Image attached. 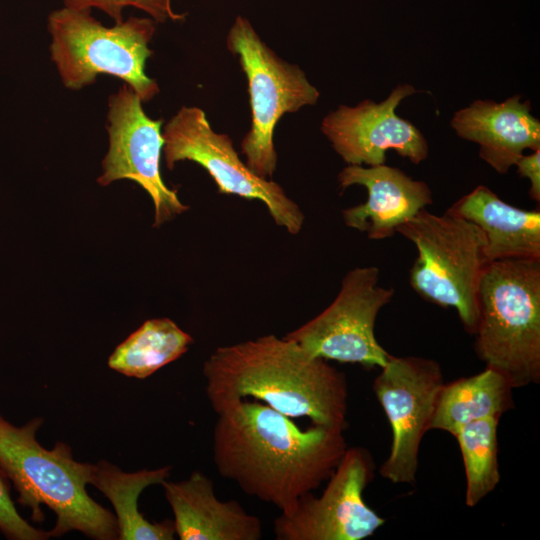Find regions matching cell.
<instances>
[{
    "mask_svg": "<svg viewBox=\"0 0 540 540\" xmlns=\"http://www.w3.org/2000/svg\"><path fill=\"white\" fill-rule=\"evenodd\" d=\"M212 453L220 476L288 513L330 477L348 446L345 429H300L266 404L244 401L217 414Z\"/></svg>",
    "mask_w": 540,
    "mask_h": 540,
    "instance_id": "obj_1",
    "label": "cell"
},
{
    "mask_svg": "<svg viewBox=\"0 0 540 540\" xmlns=\"http://www.w3.org/2000/svg\"><path fill=\"white\" fill-rule=\"evenodd\" d=\"M203 375L217 414L252 397L313 425L348 426L345 374L285 337L268 334L218 347L205 360Z\"/></svg>",
    "mask_w": 540,
    "mask_h": 540,
    "instance_id": "obj_2",
    "label": "cell"
},
{
    "mask_svg": "<svg viewBox=\"0 0 540 540\" xmlns=\"http://www.w3.org/2000/svg\"><path fill=\"white\" fill-rule=\"evenodd\" d=\"M42 423L35 417L16 427L0 415V470L17 491L18 503L31 509L37 523L45 519L41 504L56 514L51 537L76 530L97 540L118 539L116 516L86 490L94 464L74 460L63 442L52 449L41 446L36 433Z\"/></svg>",
    "mask_w": 540,
    "mask_h": 540,
    "instance_id": "obj_3",
    "label": "cell"
},
{
    "mask_svg": "<svg viewBox=\"0 0 540 540\" xmlns=\"http://www.w3.org/2000/svg\"><path fill=\"white\" fill-rule=\"evenodd\" d=\"M474 349L513 388L540 383V258L486 264L477 292Z\"/></svg>",
    "mask_w": 540,
    "mask_h": 540,
    "instance_id": "obj_4",
    "label": "cell"
},
{
    "mask_svg": "<svg viewBox=\"0 0 540 540\" xmlns=\"http://www.w3.org/2000/svg\"><path fill=\"white\" fill-rule=\"evenodd\" d=\"M47 29L51 60L66 88L80 90L106 74L121 79L142 102L159 93L158 83L145 73L146 61L153 55L152 18L130 16L107 27L91 10L63 7L49 14Z\"/></svg>",
    "mask_w": 540,
    "mask_h": 540,
    "instance_id": "obj_5",
    "label": "cell"
},
{
    "mask_svg": "<svg viewBox=\"0 0 540 540\" xmlns=\"http://www.w3.org/2000/svg\"><path fill=\"white\" fill-rule=\"evenodd\" d=\"M396 232L417 250L409 271L412 289L430 303L454 308L465 331L473 336L478 286L488 263L482 231L448 211L438 215L425 208Z\"/></svg>",
    "mask_w": 540,
    "mask_h": 540,
    "instance_id": "obj_6",
    "label": "cell"
},
{
    "mask_svg": "<svg viewBox=\"0 0 540 540\" xmlns=\"http://www.w3.org/2000/svg\"><path fill=\"white\" fill-rule=\"evenodd\" d=\"M228 50L238 57L250 96L251 128L241 143L246 165L257 175L271 177L277 165L273 134L280 118L317 103L320 93L305 73L271 50L249 20L237 16L227 35Z\"/></svg>",
    "mask_w": 540,
    "mask_h": 540,
    "instance_id": "obj_7",
    "label": "cell"
},
{
    "mask_svg": "<svg viewBox=\"0 0 540 540\" xmlns=\"http://www.w3.org/2000/svg\"><path fill=\"white\" fill-rule=\"evenodd\" d=\"M162 138L169 170L179 161L195 162L209 173L219 193L259 200L278 226L293 235L301 231L305 217L297 203L278 183L254 173L240 159L231 138L212 129L201 108L181 107L164 125Z\"/></svg>",
    "mask_w": 540,
    "mask_h": 540,
    "instance_id": "obj_8",
    "label": "cell"
},
{
    "mask_svg": "<svg viewBox=\"0 0 540 540\" xmlns=\"http://www.w3.org/2000/svg\"><path fill=\"white\" fill-rule=\"evenodd\" d=\"M379 279L376 266L349 270L333 302L284 337L327 361L383 367L391 354L377 341L375 324L394 289L381 286Z\"/></svg>",
    "mask_w": 540,
    "mask_h": 540,
    "instance_id": "obj_9",
    "label": "cell"
},
{
    "mask_svg": "<svg viewBox=\"0 0 540 540\" xmlns=\"http://www.w3.org/2000/svg\"><path fill=\"white\" fill-rule=\"evenodd\" d=\"M380 369L373 391L389 421L392 442L379 473L394 484H413L420 444L445 383L442 368L434 359L390 355Z\"/></svg>",
    "mask_w": 540,
    "mask_h": 540,
    "instance_id": "obj_10",
    "label": "cell"
},
{
    "mask_svg": "<svg viewBox=\"0 0 540 540\" xmlns=\"http://www.w3.org/2000/svg\"><path fill=\"white\" fill-rule=\"evenodd\" d=\"M374 472L366 448L348 447L319 497L307 493L292 510L275 518L276 539L362 540L372 536L385 523L363 498Z\"/></svg>",
    "mask_w": 540,
    "mask_h": 540,
    "instance_id": "obj_11",
    "label": "cell"
},
{
    "mask_svg": "<svg viewBox=\"0 0 540 540\" xmlns=\"http://www.w3.org/2000/svg\"><path fill=\"white\" fill-rule=\"evenodd\" d=\"M142 103L125 83L109 97L106 123L109 147L97 182L102 186L121 179L137 183L153 201V225L158 227L188 210V206L161 177L163 120L147 116Z\"/></svg>",
    "mask_w": 540,
    "mask_h": 540,
    "instance_id": "obj_12",
    "label": "cell"
},
{
    "mask_svg": "<svg viewBox=\"0 0 540 540\" xmlns=\"http://www.w3.org/2000/svg\"><path fill=\"white\" fill-rule=\"evenodd\" d=\"M415 92L412 85L401 84L380 103L365 99L354 107L341 105L324 117L321 130L348 165L385 164L389 150L419 164L428 156L427 141L396 114L400 102Z\"/></svg>",
    "mask_w": 540,
    "mask_h": 540,
    "instance_id": "obj_13",
    "label": "cell"
},
{
    "mask_svg": "<svg viewBox=\"0 0 540 540\" xmlns=\"http://www.w3.org/2000/svg\"><path fill=\"white\" fill-rule=\"evenodd\" d=\"M342 189L360 185L367 200L342 211L346 226L365 233L368 239L383 240L397 228L433 203L429 186L386 164L363 167L347 165L338 175Z\"/></svg>",
    "mask_w": 540,
    "mask_h": 540,
    "instance_id": "obj_14",
    "label": "cell"
},
{
    "mask_svg": "<svg viewBox=\"0 0 540 540\" xmlns=\"http://www.w3.org/2000/svg\"><path fill=\"white\" fill-rule=\"evenodd\" d=\"M451 126L456 134L479 145V156L506 174L526 149H540V122L520 95L503 102L476 100L458 110Z\"/></svg>",
    "mask_w": 540,
    "mask_h": 540,
    "instance_id": "obj_15",
    "label": "cell"
},
{
    "mask_svg": "<svg viewBox=\"0 0 540 540\" xmlns=\"http://www.w3.org/2000/svg\"><path fill=\"white\" fill-rule=\"evenodd\" d=\"M165 498L174 515L175 533L181 540H259L263 525L236 500L221 501L213 481L201 471L187 479L164 480Z\"/></svg>",
    "mask_w": 540,
    "mask_h": 540,
    "instance_id": "obj_16",
    "label": "cell"
},
{
    "mask_svg": "<svg viewBox=\"0 0 540 540\" xmlns=\"http://www.w3.org/2000/svg\"><path fill=\"white\" fill-rule=\"evenodd\" d=\"M448 212L474 223L485 240L489 262L540 258V211L525 210L503 201L479 185L462 196Z\"/></svg>",
    "mask_w": 540,
    "mask_h": 540,
    "instance_id": "obj_17",
    "label": "cell"
},
{
    "mask_svg": "<svg viewBox=\"0 0 540 540\" xmlns=\"http://www.w3.org/2000/svg\"><path fill=\"white\" fill-rule=\"evenodd\" d=\"M513 390L502 373L487 366L475 375L444 383L430 430H442L454 436L468 423L487 418L500 419L514 408Z\"/></svg>",
    "mask_w": 540,
    "mask_h": 540,
    "instance_id": "obj_18",
    "label": "cell"
},
{
    "mask_svg": "<svg viewBox=\"0 0 540 540\" xmlns=\"http://www.w3.org/2000/svg\"><path fill=\"white\" fill-rule=\"evenodd\" d=\"M171 466L154 470L124 472L110 462L94 464L90 484L100 490L116 512L119 540H173V521L150 522L138 509V498L150 485L161 484L169 477Z\"/></svg>",
    "mask_w": 540,
    "mask_h": 540,
    "instance_id": "obj_19",
    "label": "cell"
},
{
    "mask_svg": "<svg viewBox=\"0 0 540 540\" xmlns=\"http://www.w3.org/2000/svg\"><path fill=\"white\" fill-rule=\"evenodd\" d=\"M192 343L191 335L171 319H149L115 348L108 366L127 377L144 379L181 357Z\"/></svg>",
    "mask_w": 540,
    "mask_h": 540,
    "instance_id": "obj_20",
    "label": "cell"
},
{
    "mask_svg": "<svg viewBox=\"0 0 540 540\" xmlns=\"http://www.w3.org/2000/svg\"><path fill=\"white\" fill-rule=\"evenodd\" d=\"M498 418L468 423L455 433L466 477L465 504L475 507L500 482Z\"/></svg>",
    "mask_w": 540,
    "mask_h": 540,
    "instance_id": "obj_21",
    "label": "cell"
},
{
    "mask_svg": "<svg viewBox=\"0 0 540 540\" xmlns=\"http://www.w3.org/2000/svg\"><path fill=\"white\" fill-rule=\"evenodd\" d=\"M64 7L75 10L97 8L110 16L115 23L123 21L125 7H135L151 16L156 23L184 21L187 13H177L172 8V0H62Z\"/></svg>",
    "mask_w": 540,
    "mask_h": 540,
    "instance_id": "obj_22",
    "label": "cell"
},
{
    "mask_svg": "<svg viewBox=\"0 0 540 540\" xmlns=\"http://www.w3.org/2000/svg\"><path fill=\"white\" fill-rule=\"evenodd\" d=\"M9 480L0 470V532L10 540H45L50 532L37 529L18 513L10 496Z\"/></svg>",
    "mask_w": 540,
    "mask_h": 540,
    "instance_id": "obj_23",
    "label": "cell"
},
{
    "mask_svg": "<svg viewBox=\"0 0 540 540\" xmlns=\"http://www.w3.org/2000/svg\"><path fill=\"white\" fill-rule=\"evenodd\" d=\"M520 177L530 180L529 196L535 202L540 201V149L529 155H522L515 163Z\"/></svg>",
    "mask_w": 540,
    "mask_h": 540,
    "instance_id": "obj_24",
    "label": "cell"
}]
</instances>
